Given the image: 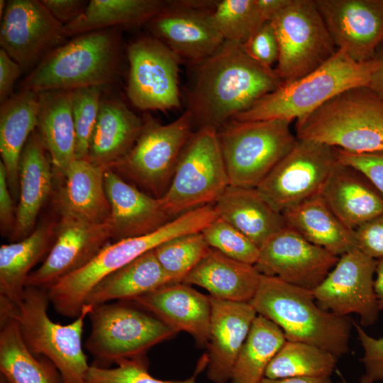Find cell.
I'll use <instances>...</instances> for the list:
<instances>
[{"instance_id": "6da1fadb", "label": "cell", "mask_w": 383, "mask_h": 383, "mask_svg": "<svg viewBox=\"0 0 383 383\" xmlns=\"http://www.w3.org/2000/svg\"><path fill=\"white\" fill-rule=\"evenodd\" d=\"M196 63L187 110L196 129L218 130L283 82L274 69L254 60L240 43L225 40Z\"/></svg>"}, {"instance_id": "7a4b0ae2", "label": "cell", "mask_w": 383, "mask_h": 383, "mask_svg": "<svg viewBox=\"0 0 383 383\" xmlns=\"http://www.w3.org/2000/svg\"><path fill=\"white\" fill-rule=\"evenodd\" d=\"M249 303L257 314L279 326L287 340L320 347L338 359L348 352L353 322L321 308L312 290L261 274Z\"/></svg>"}, {"instance_id": "3957f363", "label": "cell", "mask_w": 383, "mask_h": 383, "mask_svg": "<svg viewBox=\"0 0 383 383\" xmlns=\"http://www.w3.org/2000/svg\"><path fill=\"white\" fill-rule=\"evenodd\" d=\"M217 218L214 206L207 204L181 214L150 233L108 243L90 262L47 290L50 304L59 314L77 318L89 292L106 276L168 240L202 231Z\"/></svg>"}, {"instance_id": "277c9868", "label": "cell", "mask_w": 383, "mask_h": 383, "mask_svg": "<svg viewBox=\"0 0 383 383\" xmlns=\"http://www.w3.org/2000/svg\"><path fill=\"white\" fill-rule=\"evenodd\" d=\"M50 303L47 290L26 287L18 304L0 301V319L17 322L27 348L33 355L51 361L62 383H86L90 365L82 338L84 320L93 306L84 305L74 321L61 325L48 316Z\"/></svg>"}, {"instance_id": "5b68a950", "label": "cell", "mask_w": 383, "mask_h": 383, "mask_svg": "<svg viewBox=\"0 0 383 383\" xmlns=\"http://www.w3.org/2000/svg\"><path fill=\"white\" fill-rule=\"evenodd\" d=\"M121 57L118 27L78 35L47 55L23 79L21 89L40 93L103 87L117 76Z\"/></svg>"}, {"instance_id": "8992f818", "label": "cell", "mask_w": 383, "mask_h": 383, "mask_svg": "<svg viewBox=\"0 0 383 383\" xmlns=\"http://www.w3.org/2000/svg\"><path fill=\"white\" fill-rule=\"evenodd\" d=\"M297 139L352 153L383 150V100L368 87L348 89L296 120Z\"/></svg>"}, {"instance_id": "52a82bcc", "label": "cell", "mask_w": 383, "mask_h": 383, "mask_svg": "<svg viewBox=\"0 0 383 383\" xmlns=\"http://www.w3.org/2000/svg\"><path fill=\"white\" fill-rule=\"evenodd\" d=\"M378 66L374 57L357 62L338 50L321 66L293 81L282 82L248 110L236 115L239 121L296 120L313 111L348 89L367 87Z\"/></svg>"}, {"instance_id": "ba28073f", "label": "cell", "mask_w": 383, "mask_h": 383, "mask_svg": "<svg viewBox=\"0 0 383 383\" xmlns=\"http://www.w3.org/2000/svg\"><path fill=\"white\" fill-rule=\"evenodd\" d=\"M88 317L91 332L84 345L94 359L91 365L99 367L143 356L150 348L177 333L132 301L94 306Z\"/></svg>"}, {"instance_id": "9c48e42d", "label": "cell", "mask_w": 383, "mask_h": 383, "mask_svg": "<svg viewBox=\"0 0 383 383\" xmlns=\"http://www.w3.org/2000/svg\"><path fill=\"white\" fill-rule=\"evenodd\" d=\"M284 119H231L217 130L230 185L257 188L297 138Z\"/></svg>"}, {"instance_id": "30bf717a", "label": "cell", "mask_w": 383, "mask_h": 383, "mask_svg": "<svg viewBox=\"0 0 383 383\" xmlns=\"http://www.w3.org/2000/svg\"><path fill=\"white\" fill-rule=\"evenodd\" d=\"M229 185L217 129L202 127L185 145L169 188L160 199L174 218L213 204Z\"/></svg>"}, {"instance_id": "8fae6325", "label": "cell", "mask_w": 383, "mask_h": 383, "mask_svg": "<svg viewBox=\"0 0 383 383\" xmlns=\"http://www.w3.org/2000/svg\"><path fill=\"white\" fill-rule=\"evenodd\" d=\"M129 152L109 169L129 179L148 194L161 198L167 191L180 155L193 133L190 113L186 111L167 124L150 116Z\"/></svg>"}, {"instance_id": "7c38bea8", "label": "cell", "mask_w": 383, "mask_h": 383, "mask_svg": "<svg viewBox=\"0 0 383 383\" xmlns=\"http://www.w3.org/2000/svg\"><path fill=\"white\" fill-rule=\"evenodd\" d=\"M270 22L279 45L274 70L284 82L313 72L338 50L315 0H292Z\"/></svg>"}, {"instance_id": "4fadbf2b", "label": "cell", "mask_w": 383, "mask_h": 383, "mask_svg": "<svg viewBox=\"0 0 383 383\" xmlns=\"http://www.w3.org/2000/svg\"><path fill=\"white\" fill-rule=\"evenodd\" d=\"M338 162L336 148L297 139L291 150L256 189L282 213L320 194Z\"/></svg>"}, {"instance_id": "5bb4252c", "label": "cell", "mask_w": 383, "mask_h": 383, "mask_svg": "<svg viewBox=\"0 0 383 383\" xmlns=\"http://www.w3.org/2000/svg\"><path fill=\"white\" fill-rule=\"evenodd\" d=\"M127 96L142 111H165L180 106V57L155 37H141L127 48Z\"/></svg>"}, {"instance_id": "9a60e30c", "label": "cell", "mask_w": 383, "mask_h": 383, "mask_svg": "<svg viewBox=\"0 0 383 383\" xmlns=\"http://www.w3.org/2000/svg\"><path fill=\"white\" fill-rule=\"evenodd\" d=\"M377 260L355 248L341 256L323 282L312 290L318 304L340 316L356 313L362 326L375 323L379 309L374 279Z\"/></svg>"}, {"instance_id": "2e32d148", "label": "cell", "mask_w": 383, "mask_h": 383, "mask_svg": "<svg viewBox=\"0 0 383 383\" xmlns=\"http://www.w3.org/2000/svg\"><path fill=\"white\" fill-rule=\"evenodd\" d=\"M1 19V48L22 70L38 64L66 38L64 25L41 1L10 0Z\"/></svg>"}, {"instance_id": "e0dca14e", "label": "cell", "mask_w": 383, "mask_h": 383, "mask_svg": "<svg viewBox=\"0 0 383 383\" xmlns=\"http://www.w3.org/2000/svg\"><path fill=\"white\" fill-rule=\"evenodd\" d=\"M339 259L312 244L286 226L260 249L254 265L262 275L313 290L326 278Z\"/></svg>"}, {"instance_id": "ac0fdd59", "label": "cell", "mask_w": 383, "mask_h": 383, "mask_svg": "<svg viewBox=\"0 0 383 383\" xmlns=\"http://www.w3.org/2000/svg\"><path fill=\"white\" fill-rule=\"evenodd\" d=\"M216 1H168L149 21L152 32L180 58L199 62L225 41L213 26L211 13Z\"/></svg>"}, {"instance_id": "d6986e66", "label": "cell", "mask_w": 383, "mask_h": 383, "mask_svg": "<svg viewBox=\"0 0 383 383\" xmlns=\"http://www.w3.org/2000/svg\"><path fill=\"white\" fill-rule=\"evenodd\" d=\"M111 238L109 221L92 223L60 217L50 250L43 264L28 275L26 287L48 290L90 262Z\"/></svg>"}, {"instance_id": "ffe728a7", "label": "cell", "mask_w": 383, "mask_h": 383, "mask_svg": "<svg viewBox=\"0 0 383 383\" xmlns=\"http://www.w3.org/2000/svg\"><path fill=\"white\" fill-rule=\"evenodd\" d=\"M337 48L357 62L383 43V0H315Z\"/></svg>"}, {"instance_id": "44dd1931", "label": "cell", "mask_w": 383, "mask_h": 383, "mask_svg": "<svg viewBox=\"0 0 383 383\" xmlns=\"http://www.w3.org/2000/svg\"><path fill=\"white\" fill-rule=\"evenodd\" d=\"M210 338L206 345V375L215 383L230 381L239 352L257 313L249 302H234L209 296Z\"/></svg>"}, {"instance_id": "7402d4cb", "label": "cell", "mask_w": 383, "mask_h": 383, "mask_svg": "<svg viewBox=\"0 0 383 383\" xmlns=\"http://www.w3.org/2000/svg\"><path fill=\"white\" fill-rule=\"evenodd\" d=\"M104 187L112 238L116 240L150 233L174 219L160 198L139 190L109 168L104 172Z\"/></svg>"}, {"instance_id": "603a6c76", "label": "cell", "mask_w": 383, "mask_h": 383, "mask_svg": "<svg viewBox=\"0 0 383 383\" xmlns=\"http://www.w3.org/2000/svg\"><path fill=\"white\" fill-rule=\"evenodd\" d=\"M132 301L177 333L187 332L199 345H207L211 318L209 295H204L184 282H174Z\"/></svg>"}, {"instance_id": "cb8c5ba5", "label": "cell", "mask_w": 383, "mask_h": 383, "mask_svg": "<svg viewBox=\"0 0 383 383\" xmlns=\"http://www.w3.org/2000/svg\"><path fill=\"white\" fill-rule=\"evenodd\" d=\"M37 130L28 139L18 167L19 197L11 242L21 240L34 230L39 212L52 186L53 165Z\"/></svg>"}, {"instance_id": "d4e9b609", "label": "cell", "mask_w": 383, "mask_h": 383, "mask_svg": "<svg viewBox=\"0 0 383 383\" xmlns=\"http://www.w3.org/2000/svg\"><path fill=\"white\" fill-rule=\"evenodd\" d=\"M320 194L338 219L352 230L383 213V196L361 172L339 160Z\"/></svg>"}, {"instance_id": "484cf974", "label": "cell", "mask_w": 383, "mask_h": 383, "mask_svg": "<svg viewBox=\"0 0 383 383\" xmlns=\"http://www.w3.org/2000/svg\"><path fill=\"white\" fill-rule=\"evenodd\" d=\"M106 170L86 159H76L70 165L55 199L60 217L92 223L109 221L111 208L104 187Z\"/></svg>"}, {"instance_id": "4316f807", "label": "cell", "mask_w": 383, "mask_h": 383, "mask_svg": "<svg viewBox=\"0 0 383 383\" xmlns=\"http://www.w3.org/2000/svg\"><path fill=\"white\" fill-rule=\"evenodd\" d=\"M213 206L218 217L236 228L260 249L287 226L283 213L256 188L229 185Z\"/></svg>"}, {"instance_id": "83f0119b", "label": "cell", "mask_w": 383, "mask_h": 383, "mask_svg": "<svg viewBox=\"0 0 383 383\" xmlns=\"http://www.w3.org/2000/svg\"><path fill=\"white\" fill-rule=\"evenodd\" d=\"M143 126V119L117 99H102L89 140L87 160L108 169L132 149Z\"/></svg>"}, {"instance_id": "f1b7e54d", "label": "cell", "mask_w": 383, "mask_h": 383, "mask_svg": "<svg viewBox=\"0 0 383 383\" xmlns=\"http://www.w3.org/2000/svg\"><path fill=\"white\" fill-rule=\"evenodd\" d=\"M260 277L254 265L233 260L211 248L182 282L201 287L216 299L250 302Z\"/></svg>"}, {"instance_id": "f546056e", "label": "cell", "mask_w": 383, "mask_h": 383, "mask_svg": "<svg viewBox=\"0 0 383 383\" xmlns=\"http://www.w3.org/2000/svg\"><path fill=\"white\" fill-rule=\"evenodd\" d=\"M38 94L21 89L0 107V153L11 195L19 197L18 167L23 149L37 128Z\"/></svg>"}, {"instance_id": "4dcf8cb0", "label": "cell", "mask_w": 383, "mask_h": 383, "mask_svg": "<svg viewBox=\"0 0 383 383\" xmlns=\"http://www.w3.org/2000/svg\"><path fill=\"white\" fill-rule=\"evenodd\" d=\"M286 225L306 240L336 256L357 248L355 231L346 227L321 194L282 212Z\"/></svg>"}, {"instance_id": "1f68e13d", "label": "cell", "mask_w": 383, "mask_h": 383, "mask_svg": "<svg viewBox=\"0 0 383 383\" xmlns=\"http://www.w3.org/2000/svg\"><path fill=\"white\" fill-rule=\"evenodd\" d=\"M38 94L37 130L49 153L55 172L63 177L77 159L70 91L50 90Z\"/></svg>"}, {"instance_id": "d6a6232c", "label": "cell", "mask_w": 383, "mask_h": 383, "mask_svg": "<svg viewBox=\"0 0 383 383\" xmlns=\"http://www.w3.org/2000/svg\"><path fill=\"white\" fill-rule=\"evenodd\" d=\"M57 225H40L26 238L0 248V301L18 304L32 268L50 250Z\"/></svg>"}, {"instance_id": "836d02e7", "label": "cell", "mask_w": 383, "mask_h": 383, "mask_svg": "<svg viewBox=\"0 0 383 383\" xmlns=\"http://www.w3.org/2000/svg\"><path fill=\"white\" fill-rule=\"evenodd\" d=\"M174 282L152 250L103 278L89 292L84 305L132 301Z\"/></svg>"}, {"instance_id": "e575fe53", "label": "cell", "mask_w": 383, "mask_h": 383, "mask_svg": "<svg viewBox=\"0 0 383 383\" xmlns=\"http://www.w3.org/2000/svg\"><path fill=\"white\" fill-rule=\"evenodd\" d=\"M0 373L9 383H62L51 361L29 350L12 318L0 319Z\"/></svg>"}, {"instance_id": "d590c367", "label": "cell", "mask_w": 383, "mask_h": 383, "mask_svg": "<svg viewBox=\"0 0 383 383\" xmlns=\"http://www.w3.org/2000/svg\"><path fill=\"white\" fill-rule=\"evenodd\" d=\"M162 0H91L84 11L64 26L66 37L119 26L149 22L167 5Z\"/></svg>"}, {"instance_id": "8d00e7d4", "label": "cell", "mask_w": 383, "mask_h": 383, "mask_svg": "<svg viewBox=\"0 0 383 383\" xmlns=\"http://www.w3.org/2000/svg\"><path fill=\"white\" fill-rule=\"evenodd\" d=\"M286 340L279 326L257 314L239 352L230 383H260Z\"/></svg>"}, {"instance_id": "74e56055", "label": "cell", "mask_w": 383, "mask_h": 383, "mask_svg": "<svg viewBox=\"0 0 383 383\" xmlns=\"http://www.w3.org/2000/svg\"><path fill=\"white\" fill-rule=\"evenodd\" d=\"M338 358L320 347L299 341L286 340L269 363L265 377H331Z\"/></svg>"}, {"instance_id": "f35d334b", "label": "cell", "mask_w": 383, "mask_h": 383, "mask_svg": "<svg viewBox=\"0 0 383 383\" xmlns=\"http://www.w3.org/2000/svg\"><path fill=\"white\" fill-rule=\"evenodd\" d=\"M211 18L224 40L243 45L265 23L255 0L216 1Z\"/></svg>"}, {"instance_id": "ab89813d", "label": "cell", "mask_w": 383, "mask_h": 383, "mask_svg": "<svg viewBox=\"0 0 383 383\" xmlns=\"http://www.w3.org/2000/svg\"><path fill=\"white\" fill-rule=\"evenodd\" d=\"M210 248L201 231L168 240L155 248L154 252L165 271L175 282H182Z\"/></svg>"}, {"instance_id": "60d3db41", "label": "cell", "mask_w": 383, "mask_h": 383, "mask_svg": "<svg viewBox=\"0 0 383 383\" xmlns=\"http://www.w3.org/2000/svg\"><path fill=\"white\" fill-rule=\"evenodd\" d=\"M102 87L91 86L70 91V101L76 135L77 159H86L101 101Z\"/></svg>"}, {"instance_id": "b9f144b4", "label": "cell", "mask_w": 383, "mask_h": 383, "mask_svg": "<svg viewBox=\"0 0 383 383\" xmlns=\"http://www.w3.org/2000/svg\"><path fill=\"white\" fill-rule=\"evenodd\" d=\"M210 248L240 262L254 265L260 248L233 226L218 217L201 231Z\"/></svg>"}, {"instance_id": "7bdbcfd3", "label": "cell", "mask_w": 383, "mask_h": 383, "mask_svg": "<svg viewBox=\"0 0 383 383\" xmlns=\"http://www.w3.org/2000/svg\"><path fill=\"white\" fill-rule=\"evenodd\" d=\"M115 367L90 365L86 383H198L197 372L182 380H162L152 377L148 370L145 355L123 359Z\"/></svg>"}, {"instance_id": "ee69618b", "label": "cell", "mask_w": 383, "mask_h": 383, "mask_svg": "<svg viewBox=\"0 0 383 383\" xmlns=\"http://www.w3.org/2000/svg\"><path fill=\"white\" fill-rule=\"evenodd\" d=\"M243 47L248 55L260 65L272 67L279 57V45L270 21L264 23Z\"/></svg>"}, {"instance_id": "f6af8a7d", "label": "cell", "mask_w": 383, "mask_h": 383, "mask_svg": "<svg viewBox=\"0 0 383 383\" xmlns=\"http://www.w3.org/2000/svg\"><path fill=\"white\" fill-rule=\"evenodd\" d=\"M340 162L361 172L383 196V150L370 153H352L337 148Z\"/></svg>"}, {"instance_id": "bcb514c9", "label": "cell", "mask_w": 383, "mask_h": 383, "mask_svg": "<svg viewBox=\"0 0 383 383\" xmlns=\"http://www.w3.org/2000/svg\"><path fill=\"white\" fill-rule=\"evenodd\" d=\"M353 325L363 348L364 353L360 361L365 367V374L373 382H383V338H373L360 325L354 321Z\"/></svg>"}, {"instance_id": "7dc6e473", "label": "cell", "mask_w": 383, "mask_h": 383, "mask_svg": "<svg viewBox=\"0 0 383 383\" xmlns=\"http://www.w3.org/2000/svg\"><path fill=\"white\" fill-rule=\"evenodd\" d=\"M354 231L357 249L374 260L383 257V213Z\"/></svg>"}, {"instance_id": "c3c4849f", "label": "cell", "mask_w": 383, "mask_h": 383, "mask_svg": "<svg viewBox=\"0 0 383 383\" xmlns=\"http://www.w3.org/2000/svg\"><path fill=\"white\" fill-rule=\"evenodd\" d=\"M9 187L6 172L0 162V229L4 237L11 236L16 220V208Z\"/></svg>"}, {"instance_id": "681fc988", "label": "cell", "mask_w": 383, "mask_h": 383, "mask_svg": "<svg viewBox=\"0 0 383 383\" xmlns=\"http://www.w3.org/2000/svg\"><path fill=\"white\" fill-rule=\"evenodd\" d=\"M50 13L64 26L72 22L88 4L82 0H40Z\"/></svg>"}, {"instance_id": "f907efd6", "label": "cell", "mask_w": 383, "mask_h": 383, "mask_svg": "<svg viewBox=\"0 0 383 383\" xmlns=\"http://www.w3.org/2000/svg\"><path fill=\"white\" fill-rule=\"evenodd\" d=\"M21 67L2 48L0 49V102L6 101L13 94L16 79L22 71Z\"/></svg>"}, {"instance_id": "816d5d0a", "label": "cell", "mask_w": 383, "mask_h": 383, "mask_svg": "<svg viewBox=\"0 0 383 383\" xmlns=\"http://www.w3.org/2000/svg\"><path fill=\"white\" fill-rule=\"evenodd\" d=\"M292 0H255L259 13L264 22L271 21Z\"/></svg>"}, {"instance_id": "f5cc1de1", "label": "cell", "mask_w": 383, "mask_h": 383, "mask_svg": "<svg viewBox=\"0 0 383 383\" xmlns=\"http://www.w3.org/2000/svg\"><path fill=\"white\" fill-rule=\"evenodd\" d=\"M374 57L378 61V66L367 87L383 100V43L377 48Z\"/></svg>"}, {"instance_id": "db71d44e", "label": "cell", "mask_w": 383, "mask_h": 383, "mask_svg": "<svg viewBox=\"0 0 383 383\" xmlns=\"http://www.w3.org/2000/svg\"><path fill=\"white\" fill-rule=\"evenodd\" d=\"M374 290L379 311L383 310V257L377 260Z\"/></svg>"}, {"instance_id": "11a10c76", "label": "cell", "mask_w": 383, "mask_h": 383, "mask_svg": "<svg viewBox=\"0 0 383 383\" xmlns=\"http://www.w3.org/2000/svg\"><path fill=\"white\" fill-rule=\"evenodd\" d=\"M260 383H333L330 377H288L269 379L264 377Z\"/></svg>"}, {"instance_id": "9f6ffc18", "label": "cell", "mask_w": 383, "mask_h": 383, "mask_svg": "<svg viewBox=\"0 0 383 383\" xmlns=\"http://www.w3.org/2000/svg\"><path fill=\"white\" fill-rule=\"evenodd\" d=\"M374 382L366 374H364L360 380V383H373ZM339 383H348L345 380L341 381Z\"/></svg>"}, {"instance_id": "6f0895ef", "label": "cell", "mask_w": 383, "mask_h": 383, "mask_svg": "<svg viewBox=\"0 0 383 383\" xmlns=\"http://www.w3.org/2000/svg\"><path fill=\"white\" fill-rule=\"evenodd\" d=\"M6 6V1L4 0H1L0 1V16H1V18H2V16L4 14V11H5Z\"/></svg>"}, {"instance_id": "680465c9", "label": "cell", "mask_w": 383, "mask_h": 383, "mask_svg": "<svg viewBox=\"0 0 383 383\" xmlns=\"http://www.w3.org/2000/svg\"><path fill=\"white\" fill-rule=\"evenodd\" d=\"M0 383H9L1 374H0Z\"/></svg>"}]
</instances>
